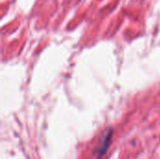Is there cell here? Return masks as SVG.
<instances>
[{"mask_svg": "<svg viewBox=\"0 0 160 159\" xmlns=\"http://www.w3.org/2000/svg\"><path fill=\"white\" fill-rule=\"evenodd\" d=\"M112 128H107L99 142V145L97 148V156L98 158L102 157L108 151L109 146L112 142Z\"/></svg>", "mask_w": 160, "mask_h": 159, "instance_id": "6da1fadb", "label": "cell"}]
</instances>
